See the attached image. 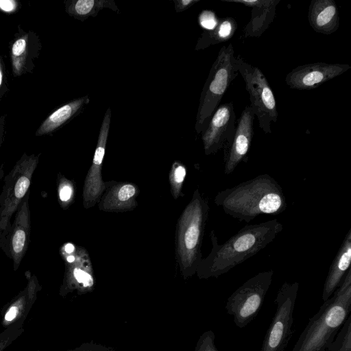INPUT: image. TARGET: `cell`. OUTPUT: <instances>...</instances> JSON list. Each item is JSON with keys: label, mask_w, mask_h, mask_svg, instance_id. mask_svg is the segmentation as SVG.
<instances>
[{"label": "cell", "mask_w": 351, "mask_h": 351, "mask_svg": "<svg viewBox=\"0 0 351 351\" xmlns=\"http://www.w3.org/2000/svg\"><path fill=\"white\" fill-rule=\"evenodd\" d=\"M282 229V224L277 219L247 225L222 244H219L215 231L211 230L212 249L198 265V277L217 278L227 273L263 250Z\"/></svg>", "instance_id": "1"}, {"label": "cell", "mask_w": 351, "mask_h": 351, "mask_svg": "<svg viewBox=\"0 0 351 351\" xmlns=\"http://www.w3.org/2000/svg\"><path fill=\"white\" fill-rule=\"evenodd\" d=\"M214 203L226 214L247 223L261 215H279L287 207L281 186L267 173L219 191Z\"/></svg>", "instance_id": "2"}, {"label": "cell", "mask_w": 351, "mask_h": 351, "mask_svg": "<svg viewBox=\"0 0 351 351\" xmlns=\"http://www.w3.org/2000/svg\"><path fill=\"white\" fill-rule=\"evenodd\" d=\"M351 312V269L339 287L311 317L292 351H326Z\"/></svg>", "instance_id": "3"}, {"label": "cell", "mask_w": 351, "mask_h": 351, "mask_svg": "<svg viewBox=\"0 0 351 351\" xmlns=\"http://www.w3.org/2000/svg\"><path fill=\"white\" fill-rule=\"evenodd\" d=\"M208 213V200L197 189L181 214L176 228V258L185 276L195 274L202 259L201 247Z\"/></svg>", "instance_id": "4"}, {"label": "cell", "mask_w": 351, "mask_h": 351, "mask_svg": "<svg viewBox=\"0 0 351 351\" xmlns=\"http://www.w3.org/2000/svg\"><path fill=\"white\" fill-rule=\"evenodd\" d=\"M239 74L232 45H223L211 66L201 93L195 123L197 133L206 128L226 90Z\"/></svg>", "instance_id": "5"}, {"label": "cell", "mask_w": 351, "mask_h": 351, "mask_svg": "<svg viewBox=\"0 0 351 351\" xmlns=\"http://www.w3.org/2000/svg\"><path fill=\"white\" fill-rule=\"evenodd\" d=\"M39 156L24 154L5 177L0 195V238L10 230V219L29 190Z\"/></svg>", "instance_id": "6"}, {"label": "cell", "mask_w": 351, "mask_h": 351, "mask_svg": "<svg viewBox=\"0 0 351 351\" xmlns=\"http://www.w3.org/2000/svg\"><path fill=\"white\" fill-rule=\"evenodd\" d=\"M236 62L250 95V106L258 118L259 127L265 134H271V123L277 121L278 111L269 82L259 68L249 64L241 56H236Z\"/></svg>", "instance_id": "7"}, {"label": "cell", "mask_w": 351, "mask_h": 351, "mask_svg": "<svg viewBox=\"0 0 351 351\" xmlns=\"http://www.w3.org/2000/svg\"><path fill=\"white\" fill-rule=\"evenodd\" d=\"M272 269L261 271L249 278L228 298L225 308L233 316L234 324L244 328L259 313L274 276Z\"/></svg>", "instance_id": "8"}, {"label": "cell", "mask_w": 351, "mask_h": 351, "mask_svg": "<svg viewBox=\"0 0 351 351\" xmlns=\"http://www.w3.org/2000/svg\"><path fill=\"white\" fill-rule=\"evenodd\" d=\"M299 283L285 282L274 302L276 311L266 332L261 351H285L293 335V310Z\"/></svg>", "instance_id": "9"}, {"label": "cell", "mask_w": 351, "mask_h": 351, "mask_svg": "<svg viewBox=\"0 0 351 351\" xmlns=\"http://www.w3.org/2000/svg\"><path fill=\"white\" fill-rule=\"evenodd\" d=\"M111 111L108 108L104 115L91 166L85 178L83 187V205L89 208L99 202L106 190L101 170L109 132Z\"/></svg>", "instance_id": "10"}, {"label": "cell", "mask_w": 351, "mask_h": 351, "mask_svg": "<svg viewBox=\"0 0 351 351\" xmlns=\"http://www.w3.org/2000/svg\"><path fill=\"white\" fill-rule=\"evenodd\" d=\"M254 117L250 106H245L237 121L233 138L223 146V171L226 175L232 173L241 162L247 161L254 136Z\"/></svg>", "instance_id": "11"}, {"label": "cell", "mask_w": 351, "mask_h": 351, "mask_svg": "<svg viewBox=\"0 0 351 351\" xmlns=\"http://www.w3.org/2000/svg\"><path fill=\"white\" fill-rule=\"evenodd\" d=\"M236 114L232 102L219 106L202 132L206 155L217 153L233 138L236 130Z\"/></svg>", "instance_id": "12"}, {"label": "cell", "mask_w": 351, "mask_h": 351, "mask_svg": "<svg viewBox=\"0 0 351 351\" xmlns=\"http://www.w3.org/2000/svg\"><path fill=\"white\" fill-rule=\"evenodd\" d=\"M350 69L351 66L348 64L321 62L306 64L289 71L285 77V83L292 89L312 90Z\"/></svg>", "instance_id": "13"}, {"label": "cell", "mask_w": 351, "mask_h": 351, "mask_svg": "<svg viewBox=\"0 0 351 351\" xmlns=\"http://www.w3.org/2000/svg\"><path fill=\"white\" fill-rule=\"evenodd\" d=\"M41 43L38 36L32 31H25L19 27L10 44V60L12 73L14 77L32 73L35 67L34 62L38 58Z\"/></svg>", "instance_id": "14"}, {"label": "cell", "mask_w": 351, "mask_h": 351, "mask_svg": "<svg viewBox=\"0 0 351 351\" xmlns=\"http://www.w3.org/2000/svg\"><path fill=\"white\" fill-rule=\"evenodd\" d=\"M242 4L251 8V17L244 28L245 37L258 38L273 22L280 0H222Z\"/></svg>", "instance_id": "15"}, {"label": "cell", "mask_w": 351, "mask_h": 351, "mask_svg": "<svg viewBox=\"0 0 351 351\" xmlns=\"http://www.w3.org/2000/svg\"><path fill=\"white\" fill-rule=\"evenodd\" d=\"M10 230L9 250L14 265L18 267L28 247L30 231V214L28 195L20 204Z\"/></svg>", "instance_id": "16"}, {"label": "cell", "mask_w": 351, "mask_h": 351, "mask_svg": "<svg viewBox=\"0 0 351 351\" xmlns=\"http://www.w3.org/2000/svg\"><path fill=\"white\" fill-rule=\"evenodd\" d=\"M112 183L106 186L99 202V209L105 212H125L136 208V198L139 193L137 186L130 182Z\"/></svg>", "instance_id": "17"}, {"label": "cell", "mask_w": 351, "mask_h": 351, "mask_svg": "<svg viewBox=\"0 0 351 351\" xmlns=\"http://www.w3.org/2000/svg\"><path fill=\"white\" fill-rule=\"evenodd\" d=\"M308 21L317 33L330 35L339 27L340 17L333 0H312L308 10Z\"/></svg>", "instance_id": "18"}, {"label": "cell", "mask_w": 351, "mask_h": 351, "mask_svg": "<svg viewBox=\"0 0 351 351\" xmlns=\"http://www.w3.org/2000/svg\"><path fill=\"white\" fill-rule=\"evenodd\" d=\"M351 263V228L346 234L335 258L333 259L322 291V300L325 302L339 287Z\"/></svg>", "instance_id": "19"}, {"label": "cell", "mask_w": 351, "mask_h": 351, "mask_svg": "<svg viewBox=\"0 0 351 351\" xmlns=\"http://www.w3.org/2000/svg\"><path fill=\"white\" fill-rule=\"evenodd\" d=\"M88 101L89 98L86 96L58 108L43 121L35 135L40 136L52 133L73 117Z\"/></svg>", "instance_id": "20"}, {"label": "cell", "mask_w": 351, "mask_h": 351, "mask_svg": "<svg viewBox=\"0 0 351 351\" xmlns=\"http://www.w3.org/2000/svg\"><path fill=\"white\" fill-rule=\"evenodd\" d=\"M103 8L119 12L113 0H69L65 1V10L70 16L84 21L89 16H96Z\"/></svg>", "instance_id": "21"}, {"label": "cell", "mask_w": 351, "mask_h": 351, "mask_svg": "<svg viewBox=\"0 0 351 351\" xmlns=\"http://www.w3.org/2000/svg\"><path fill=\"white\" fill-rule=\"evenodd\" d=\"M237 29V23L234 18L222 17L218 20L215 28L202 34L196 49H205L210 45L226 42L232 37Z\"/></svg>", "instance_id": "22"}, {"label": "cell", "mask_w": 351, "mask_h": 351, "mask_svg": "<svg viewBox=\"0 0 351 351\" xmlns=\"http://www.w3.org/2000/svg\"><path fill=\"white\" fill-rule=\"evenodd\" d=\"M326 351H351V315H349Z\"/></svg>", "instance_id": "23"}, {"label": "cell", "mask_w": 351, "mask_h": 351, "mask_svg": "<svg viewBox=\"0 0 351 351\" xmlns=\"http://www.w3.org/2000/svg\"><path fill=\"white\" fill-rule=\"evenodd\" d=\"M186 173V168L182 163L179 161L173 162L169 172V178L171 194L175 199H177L180 195Z\"/></svg>", "instance_id": "24"}, {"label": "cell", "mask_w": 351, "mask_h": 351, "mask_svg": "<svg viewBox=\"0 0 351 351\" xmlns=\"http://www.w3.org/2000/svg\"><path fill=\"white\" fill-rule=\"evenodd\" d=\"M58 197L63 206H68L74 195L73 184L65 178L60 179L58 184Z\"/></svg>", "instance_id": "25"}, {"label": "cell", "mask_w": 351, "mask_h": 351, "mask_svg": "<svg viewBox=\"0 0 351 351\" xmlns=\"http://www.w3.org/2000/svg\"><path fill=\"white\" fill-rule=\"evenodd\" d=\"M197 351H219L215 345V334L209 330L203 334L197 344Z\"/></svg>", "instance_id": "26"}, {"label": "cell", "mask_w": 351, "mask_h": 351, "mask_svg": "<svg viewBox=\"0 0 351 351\" xmlns=\"http://www.w3.org/2000/svg\"><path fill=\"white\" fill-rule=\"evenodd\" d=\"M199 22L202 27L207 30H211L217 25L218 20L213 12L204 10L199 14Z\"/></svg>", "instance_id": "27"}, {"label": "cell", "mask_w": 351, "mask_h": 351, "mask_svg": "<svg viewBox=\"0 0 351 351\" xmlns=\"http://www.w3.org/2000/svg\"><path fill=\"white\" fill-rule=\"evenodd\" d=\"M7 89L8 87L7 78L5 75V68L2 57L0 56V101L6 93Z\"/></svg>", "instance_id": "28"}, {"label": "cell", "mask_w": 351, "mask_h": 351, "mask_svg": "<svg viewBox=\"0 0 351 351\" xmlns=\"http://www.w3.org/2000/svg\"><path fill=\"white\" fill-rule=\"evenodd\" d=\"M18 4L14 0H0V10L7 13H12L17 10Z\"/></svg>", "instance_id": "29"}, {"label": "cell", "mask_w": 351, "mask_h": 351, "mask_svg": "<svg viewBox=\"0 0 351 351\" xmlns=\"http://www.w3.org/2000/svg\"><path fill=\"white\" fill-rule=\"evenodd\" d=\"M199 1V0H175L174 3L176 12H180L184 11Z\"/></svg>", "instance_id": "30"}, {"label": "cell", "mask_w": 351, "mask_h": 351, "mask_svg": "<svg viewBox=\"0 0 351 351\" xmlns=\"http://www.w3.org/2000/svg\"><path fill=\"white\" fill-rule=\"evenodd\" d=\"M76 250L75 246L71 243H67L63 245L61 249L62 255L73 254Z\"/></svg>", "instance_id": "31"}, {"label": "cell", "mask_w": 351, "mask_h": 351, "mask_svg": "<svg viewBox=\"0 0 351 351\" xmlns=\"http://www.w3.org/2000/svg\"><path fill=\"white\" fill-rule=\"evenodd\" d=\"M6 114L0 116V147L3 141L5 128Z\"/></svg>", "instance_id": "32"}, {"label": "cell", "mask_w": 351, "mask_h": 351, "mask_svg": "<svg viewBox=\"0 0 351 351\" xmlns=\"http://www.w3.org/2000/svg\"><path fill=\"white\" fill-rule=\"evenodd\" d=\"M18 313V308L16 306H12L6 313L5 319L7 321H12L14 319Z\"/></svg>", "instance_id": "33"}]
</instances>
